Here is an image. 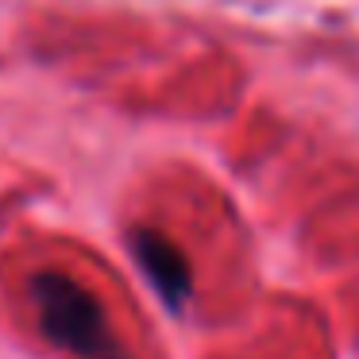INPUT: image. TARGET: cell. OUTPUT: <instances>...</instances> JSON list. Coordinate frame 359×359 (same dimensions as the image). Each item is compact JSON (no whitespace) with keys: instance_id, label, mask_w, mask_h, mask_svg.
I'll return each instance as SVG.
<instances>
[{"instance_id":"1","label":"cell","mask_w":359,"mask_h":359,"mask_svg":"<svg viewBox=\"0 0 359 359\" xmlns=\"http://www.w3.org/2000/svg\"><path fill=\"white\" fill-rule=\"evenodd\" d=\"M27 290L39 309V328L58 348L74 351L78 359H128L101 302L81 282L62 271H39Z\"/></svg>"},{"instance_id":"2","label":"cell","mask_w":359,"mask_h":359,"mask_svg":"<svg viewBox=\"0 0 359 359\" xmlns=\"http://www.w3.org/2000/svg\"><path fill=\"white\" fill-rule=\"evenodd\" d=\"M132 251H135V263L143 266V274L151 278L155 294L170 305L174 313L189 302V290H194V274H189V263L163 232L155 228H132Z\"/></svg>"}]
</instances>
